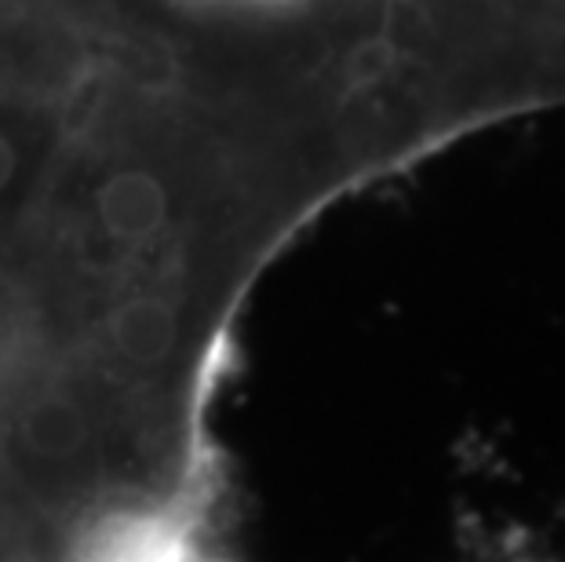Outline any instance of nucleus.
<instances>
[{"instance_id": "1", "label": "nucleus", "mask_w": 565, "mask_h": 562, "mask_svg": "<svg viewBox=\"0 0 565 562\" xmlns=\"http://www.w3.org/2000/svg\"><path fill=\"white\" fill-rule=\"evenodd\" d=\"M0 402V483L70 489L99 460V410L70 373H15Z\"/></svg>"}, {"instance_id": "2", "label": "nucleus", "mask_w": 565, "mask_h": 562, "mask_svg": "<svg viewBox=\"0 0 565 562\" xmlns=\"http://www.w3.org/2000/svg\"><path fill=\"white\" fill-rule=\"evenodd\" d=\"M179 216L175 183L153 161H114L84 194V242L106 248V263L131 267L172 242Z\"/></svg>"}, {"instance_id": "3", "label": "nucleus", "mask_w": 565, "mask_h": 562, "mask_svg": "<svg viewBox=\"0 0 565 562\" xmlns=\"http://www.w3.org/2000/svg\"><path fill=\"white\" fill-rule=\"evenodd\" d=\"M183 343V307L168 289H125L99 326V354L114 373H161Z\"/></svg>"}, {"instance_id": "4", "label": "nucleus", "mask_w": 565, "mask_h": 562, "mask_svg": "<svg viewBox=\"0 0 565 562\" xmlns=\"http://www.w3.org/2000/svg\"><path fill=\"white\" fill-rule=\"evenodd\" d=\"M19 172H22V142L15 139V131L0 125V201L19 183Z\"/></svg>"}]
</instances>
